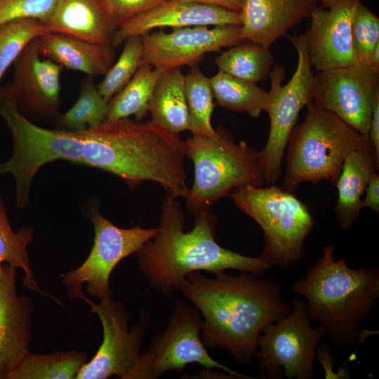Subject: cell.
<instances>
[{
	"instance_id": "6da1fadb",
	"label": "cell",
	"mask_w": 379,
	"mask_h": 379,
	"mask_svg": "<svg viewBox=\"0 0 379 379\" xmlns=\"http://www.w3.org/2000/svg\"><path fill=\"white\" fill-rule=\"evenodd\" d=\"M250 272H225L213 277L194 272L180 291L202 316L201 339L208 348L225 350L248 366L263 328L288 315V305L273 280Z\"/></svg>"
},
{
	"instance_id": "7a4b0ae2",
	"label": "cell",
	"mask_w": 379,
	"mask_h": 379,
	"mask_svg": "<svg viewBox=\"0 0 379 379\" xmlns=\"http://www.w3.org/2000/svg\"><path fill=\"white\" fill-rule=\"evenodd\" d=\"M192 215L194 227L185 232L180 203L163 199L158 232L137 252L138 270L149 288L171 298L194 272L236 270L260 275L272 267L261 255L246 256L220 246L215 239L217 218L209 209Z\"/></svg>"
},
{
	"instance_id": "3957f363",
	"label": "cell",
	"mask_w": 379,
	"mask_h": 379,
	"mask_svg": "<svg viewBox=\"0 0 379 379\" xmlns=\"http://www.w3.org/2000/svg\"><path fill=\"white\" fill-rule=\"evenodd\" d=\"M81 164L112 173L131 190L145 181L159 183L166 197L186 198L185 143L179 134L150 121L129 118L80 131Z\"/></svg>"
},
{
	"instance_id": "277c9868",
	"label": "cell",
	"mask_w": 379,
	"mask_h": 379,
	"mask_svg": "<svg viewBox=\"0 0 379 379\" xmlns=\"http://www.w3.org/2000/svg\"><path fill=\"white\" fill-rule=\"evenodd\" d=\"M323 255L291 289L305 298L310 321L319 323L325 338L335 345L349 347L361 337L358 328L377 305L379 268H351L345 258L334 259L333 246L322 247Z\"/></svg>"
},
{
	"instance_id": "5b68a950",
	"label": "cell",
	"mask_w": 379,
	"mask_h": 379,
	"mask_svg": "<svg viewBox=\"0 0 379 379\" xmlns=\"http://www.w3.org/2000/svg\"><path fill=\"white\" fill-rule=\"evenodd\" d=\"M307 107L305 120L294 126L287 145L282 188L290 192L302 182L335 185L350 153L374 150L368 137L334 114L311 103Z\"/></svg>"
},
{
	"instance_id": "8992f818",
	"label": "cell",
	"mask_w": 379,
	"mask_h": 379,
	"mask_svg": "<svg viewBox=\"0 0 379 379\" xmlns=\"http://www.w3.org/2000/svg\"><path fill=\"white\" fill-rule=\"evenodd\" d=\"M229 196L260 227L264 238L260 255L272 267L291 268L301 262L305 240L315 224L305 204L275 185H245Z\"/></svg>"
},
{
	"instance_id": "52a82bcc",
	"label": "cell",
	"mask_w": 379,
	"mask_h": 379,
	"mask_svg": "<svg viewBox=\"0 0 379 379\" xmlns=\"http://www.w3.org/2000/svg\"><path fill=\"white\" fill-rule=\"evenodd\" d=\"M0 117L11 134V157L0 164V175L11 174L15 181L17 206L30 201L32 180L44 165L59 159L81 164L83 140L80 131L41 128L19 110L18 97L11 84L0 88Z\"/></svg>"
},
{
	"instance_id": "ba28073f",
	"label": "cell",
	"mask_w": 379,
	"mask_h": 379,
	"mask_svg": "<svg viewBox=\"0 0 379 379\" xmlns=\"http://www.w3.org/2000/svg\"><path fill=\"white\" fill-rule=\"evenodd\" d=\"M218 132L216 138L192 135L185 141L186 157L194 168V182L185 198L192 215L209 209L239 186L265 182L258 151L244 141L237 143L229 133Z\"/></svg>"
},
{
	"instance_id": "9c48e42d",
	"label": "cell",
	"mask_w": 379,
	"mask_h": 379,
	"mask_svg": "<svg viewBox=\"0 0 379 379\" xmlns=\"http://www.w3.org/2000/svg\"><path fill=\"white\" fill-rule=\"evenodd\" d=\"M298 54L295 70L286 84L284 67L277 65L270 74L271 84L267 113L270 131L267 142L258 151L259 164L265 182L274 185L281 174L282 160L290 135L301 109L309 102L314 73L305 45V35L289 36Z\"/></svg>"
},
{
	"instance_id": "30bf717a",
	"label": "cell",
	"mask_w": 379,
	"mask_h": 379,
	"mask_svg": "<svg viewBox=\"0 0 379 379\" xmlns=\"http://www.w3.org/2000/svg\"><path fill=\"white\" fill-rule=\"evenodd\" d=\"M202 324V316L193 304L176 300L167 327L151 338L127 379H157L166 372L181 371L193 363L206 369L220 368L237 378H254L222 365L209 355L200 336Z\"/></svg>"
},
{
	"instance_id": "8fae6325",
	"label": "cell",
	"mask_w": 379,
	"mask_h": 379,
	"mask_svg": "<svg viewBox=\"0 0 379 379\" xmlns=\"http://www.w3.org/2000/svg\"><path fill=\"white\" fill-rule=\"evenodd\" d=\"M310 321L305 300L294 298L289 314L263 328L255 355L259 378L314 377L317 348L325 332Z\"/></svg>"
},
{
	"instance_id": "7c38bea8",
	"label": "cell",
	"mask_w": 379,
	"mask_h": 379,
	"mask_svg": "<svg viewBox=\"0 0 379 379\" xmlns=\"http://www.w3.org/2000/svg\"><path fill=\"white\" fill-rule=\"evenodd\" d=\"M89 218L94 229V242L86 260L77 268L63 274L62 281L72 300L86 299L82 287L100 300L112 298L111 274L120 261L137 253L158 232V228H121L92 208Z\"/></svg>"
},
{
	"instance_id": "4fadbf2b",
	"label": "cell",
	"mask_w": 379,
	"mask_h": 379,
	"mask_svg": "<svg viewBox=\"0 0 379 379\" xmlns=\"http://www.w3.org/2000/svg\"><path fill=\"white\" fill-rule=\"evenodd\" d=\"M98 305L85 300L98 316L102 328V342L95 356L80 369L76 379H106L117 376L127 379L142 353L143 342L152 317L145 308L129 327L131 314L123 303L112 298Z\"/></svg>"
},
{
	"instance_id": "5bb4252c",
	"label": "cell",
	"mask_w": 379,
	"mask_h": 379,
	"mask_svg": "<svg viewBox=\"0 0 379 379\" xmlns=\"http://www.w3.org/2000/svg\"><path fill=\"white\" fill-rule=\"evenodd\" d=\"M379 95V67L360 63L317 72L308 103L328 111L368 137L372 109Z\"/></svg>"
},
{
	"instance_id": "9a60e30c",
	"label": "cell",
	"mask_w": 379,
	"mask_h": 379,
	"mask_svg": "<svg viewBox=\"0 0 379 379\" xmlns=\"http://www.w3.org/2000/svg\"><path fill=\"white\" fill-rule=\"evenodd\" d=\"M142 62L151 65L161 72H168L182 66H197L210 52H219L244 41L240 25L204 26L173 29L147 33L142 36Z\"/></svg>"
},
{
	"instance_id": "2e32d148",
	"label": "cell",
	"mask_w": 379,
	"mask_h": 379,
	"mask_svg": "<svg viewBox=\"0 0 379 379\" xmlns=\"http://www.w3.org/2000/svg\"><path fill=\"white\" fill-rule=\"evenodd\" d=\"M361 0H339L328 8L317 7L305 35L307 53L317 72L357 63L351 39V23Z\"/></svg>"
},
{
	"instance_id": "e0dca14e",
	"label": "cell",
	"mask_w": 379,
	"mask_h": 379,
	"mask_svg": "<svg viewBox=\"0 0 379 379\" xmlns=\"http://www.w3.org/2000/svg\"><path fill=\"white\" fill-rule=\"evenodd\" d=\"M240 25L239 12L182 0H166L132 18L116 29L112 46L133 36H142L159 27Z\"/></svg>"
},
{
	"instance_id": "ac0fdd59",
	"label": "cell",
	"mask_w": 379,
	"mask_h": 379,
	"mask_svg": "<svg viewBox=\"0 0 379 379\" xmlns=\"http://www.w3.org/2000/svg\"><path fill=\"white\" fill-rule=\"evenodd\" d=\"M16 271L4 263L0 277V379L29 351L33 338V303L18 293Z\"/></svg>"
},
{
	"instance_id": "d6986e66",
	"label": "cell",
	"mask_w": 379,
	"mask_h": 379,
	"mask_svg": "<svg viewBox=\"0 0 379 379\" xmlns=\"http://www.w3.org/2000/svg\"><path fill=\"white\" fill-rule=\"evenodd\" d=\"M319 0H244L239 12L241 37L270 48L303 20Z\"/></svg>"
},
{
	"instance_id": "ffe728a7",
	"label": "cell",
	"mask_w": 379,
	"mask_h": 379,
	"mask_svg": "<svg viewBox=\"0 0 379 379\" xmlns=\"http://www.w3.org/2000/svg\"><path fill=\"white\" fill-rule=\"evenodd\" d=\"M13 81L18 102L32 109L53 112L60 93L62 67L41 55L38 37L30 41L13 62Z\"/></svg>"
},
{
	"instance_id": "44dd1931",
	"label": "cell",
	"mask_w": 379,
	"mask_h": 379,
	"mask_svg": "<svg viewBox=\"0 0 379 379\" xmlns=\"http://www.w3.org/2000/svg\"><path fill=\"white\" fill-rule=\"evenodd\" d=\"M44 23L50 32L106 46L116 31L101 0H60Z\"/></svg>"
},
{
	"instance_id": "7402d4cb",
	"label": "cell",
	"mask_w": 379,
	"mask_h": 379,
	"mask_svg": "<svg viewBox=\"0 0 379 379\" xmlns=\"http://www.w3.org/2000/svg\"><path fill=\"white\" fill-rule=\"evenodd\" d=\"M41 55L62 67L94 77L105 74L113 64L112 46L48 32L38 37Z\"/></svg>"
},
{
	"instance_id": "603a6c76",
	"label": "cell",
	"mask_w": 379,
	"mask_h": 379,
	"mask_svg": "<svg viewBox=\"0 0 379 379\" xmlns=\"http://www.w3.org/2000/svg\"><path fill=\"white\" fill-rule=\"evenodd\" d=\"M378 166L373 149L353 151L346 157L335 185L338 197L334 213L343 230H350L359 218L362 195Z\"/></svg>"
},
{
	"instance_id": "cb8c5ba5",
	"label": "cell",
	"mask_w": 379,
	"mask_h": 379,
	"mask_svg": "<svg viewBox=\"0 0 379 379\" xmlns=\"http://www.w3.org/2000/svg\"><path fill=\"white\" fill-rule=\"evenodd\" d=\"M151 121L179 134L188 130L190 117L180 69L162 73L148 103Z\"/></svg>"
},
{
	"instance_id": "d4e9b609",
	"label": "cell",
	"mask_w": 379,
	"mask_h": 379,
	"mask_svg": "<svg viewBox=\"0 0 379 379\" xmlns=\"http://www.w3.org/2000/svg\"><path fill=\"white\" fill-rule=\"evenodd\" d=\"M87 361V354L77 350L51 354L29 351L8 372L6 379H76Z\"/></svg>"
},
{
	"instance_id": "484cf974",
	"label": "cell",
	"mask_w": 379,
	"mask_h": 379,
	"mask_svg": "<svg viewBox=\"0 0 379 379\" xmlns=\"http://www.w3.org/2000/svg\"><path fill=\"white\" fill-rule=\"evenodd\" d=\"M162 72L142 63L128 83L109 101L105 122L111 123L134 116L141 121L148 113V103Z\"/></svg>"
},
{
	"instance_id": "4316f807",
	"label": "cell",
	"mask_w": 379,
	"mask_h": 379,
	"mask_svg": "<svg viewBox=\"0 0 379 379\" xmlns=\"http://www.w3.org/2000/svg\"><path fill=\"white\" fill-rule=\"evenodd\" d=\"M34 234L30 226H24L17 232H13L8 220L4 202L0 199V277L4 263L22 270L25 274L22 284L25 289L51 298L64 307L58 298L42 291L34 279L27 248L33 241Z\"/></svg>"
},
{
	"instance_id": "83f0119b",
	"label": "cell",
	"mask_w": 379,
	"mask_h": 379,
	"mask_svg": "<svg viewBox=\"0 0 379 379\" xmlns=\"http://www.w3.org/2000/svg\"><path fill=\"white\" fill-rule=\"evenodd\" d=\"M217 104L230 111L248 113L258 117L267 112L269 93L255 83L240 79L219 71L209 78Z\"/></svg>"
},
{
	"instance_id": "f1b7e54d",
	"label": "cell",
	"mask_w": 379,
	"mask_h": 379,
	"mask_svg": "<svg viewBox=\"0 0 379 379\" xmlns=\"http://www.w3.org/2000/svg\"><path fill=\"white\" fill-rule=\"evenodd\" d=\"M215 64L220 72L256 84L270 77L274 59L270 48L246 41L222 52Z\"/></svg>"
},
{
	"instance_id": "f546056e",
	"label": "cell",
	"mask_w": 379,
	"mask_h": 379,
	"mask_svg": "<svg viewBox=\"0 0 379 379\" xmlns=\"http://www.w3.org/2000/svg\"><path fill=\"white\" fill-rule=\"evenodd\" d=\"M185 92L190 117V127L193 135L216 138L218 131L211 124L214 108L213 95L209 78L197 67L185 75Z\"/></svg>"
},
{
	"instance_id": "4dcf8cb0",
	"label": "cell",
	"mask_w": 379,
	"mask_h": 379,
	"mask_svg": "<svg viewBox=\"0 0 379 379\" xmlns=\"http://www.w3.org/2000/svg\"><path fill=\"white\" fill-rule=\"evenodd\" d=\"M109 102L99 93L93 77L81 83L79 97L60 119L65 130L80 131L97 127L105 121Z\"/></svg>"
},
{
	"instance_id": "1f68e13d",
	"label": "cell",
	"mask_w": 379,
	"mask_h": 379,
	"mask_svg": "<svg viewBox=\"0 0 379 379\" xmlns=\"http://www.w3.org/2000/svg\"><path fill=\"white\" fill-rule=\"evenodd\" d=\"M48 32V27L36 19H18L0 25V82L26 46Z\"/></svg>"
},
{
	"instance_id": "d6a6232c",
	"label": "cell",
	"mask_w": 379,
	"mask_h": 379,
	"mask_svg": "<svg viewBox=\"0 0 379 379\" xmlns=\"http://www.w3.org/2000/svg\"><path fill=\"white\" fill-rule=\"evenodd\" d=\"M124 42L119 58L97 86L100 95L108 102L128 83L143 63L142 36H131Z\"/></svg>"
},
{
	"instance_id": "836d02e7",
	"label": "cell",
	"mask_w": 379,
	"mask_h": 379,
	"mask_svg": "<svg viewBox=\"0 0 379 379\" xmlns=\"http://www.w3.org/2000/svg\"><path fill=\"white\" fill-rule=\"evenodd\" d=\"M351 39L357 62L370 64L372 51L379 43V18L362 3L352 16Z\"/></svg>"
},
{
	"instance_id": "e575fe53",
	"label": "cell",
	"mask_w": 379,
	"mask_h": 379,
	"mask_svg": "<svg viewBox=\"0 0 379 379\" xmlns=\"http://www.w3.org/2000/svg\"><path fill=\"white\" fill-rule=\"evenodd\" d=\"M60 0H0V25L18 19L44 22Z\"/></svg>"
},
{
	"instance_id": "d590c367",
	"label": "cell",
	"mask_w": 379,
	"mask_h": 379,
	"mask_svg": "<svg viewBox=\"0 0 379 379\" xmlns=\"http://www.w3.org/2000/svg\"><path fill=\"white\" fill-rule=\"evenodd\" d=\"M115 29L166 0H101Z\"/></svg>"
},
{
	"instance_id": "8d00e7d4",
	"label": "cell",
	"mask_w": 379,
	"mask_h": 379,
	"mask_svg": "<svg viewBox=\"0 0 379 379\" xmlns=\"http://www.w3.org/2000/svg\"><path fill=\"white\" fill-rule=\"evenodd\" d=\"M365 197L362 199V206L379 213V175L376 171L371 175L365 190Z\"/></svg>"
},
{
	"instance_id": "74e56055",
	"label": "cell",
	"mask_w": 379,
	"mask_h": 379,
	"mask_svg": "<svg viewBox=\"0 0 379 379\" xmlns=\"http://www.w3.org/2000/svg\"><path fill=\"white\" fill-rule=\"evenodd\" d=\"M316 358H317L324 368L325 378H339L338 374L333 370L335 360L326 343H322L317 346Z\"/></svg>"
},
{
	"instance_id": "f35d334b",
	"label": "cell",
	"mask_w": 379,
	"mask_h": 379,
	"mask_svg": "<svg viewBox=\"0 0 379 379\" xmlns=\"http://www.w3.org/2000/svg\"><path fill=\"white\" fill-rule=\"evenodd\" d=\"M368 138L373 145L376 161L379 163V95L376 97L372 109Z\"/></svg>"
},
{
	"instance_id": "ab89813d",
	"label": "cell",
	"mask_w": 379,
	"mask_h": 379,
	"mask_svg": "<svg viewBox=\"0 0 379 379\" xmlns=\"http://www.w3.org/2000/svg\"><path fill=\"white\" fill-rule=\"evenodd\" d=\"M201 4L221 7L227 10L240 12L244 0H182Z\"/></svg>"
},
{
	"instance_id": "60d3db41",
	"label": "cell",
	"mask_w": 379,
	"mask_h": 379,
	"mask_svg": "<svg viewBox=\"0 0 379 379\" xmlns=\"http://www.w3.org/2000/svg\"><path fill=\"white\" fill-rule=\"evenodd\" d=\"M370 64L379 67V43L376 44L372 51Z\"/></svg>"
},
{
	"instance_id": "b9f144b4",
	"label": "cell",
	"mask_w": 379,
	"mask_h": 379,
	"mask_svg": "<svg viewBox=\"0 0 379 379\" xmlns=\"http://www.w3.org/2000/svg\"><path fill=\"white\" fill-rule=\"evenodd\" d=\"M339 0H319L321 2L323 6L326 8H328L334 6Z\"/></svg>"
}]
</instances>
